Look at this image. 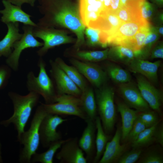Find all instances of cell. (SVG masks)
<instances>
[{
	"label": "cell",
	"instance_id": "obj_1",
	"mask_svg": "<svg viewBox=\"0 0 163 163\" xmlns=\"http://www.w3.org/2000/svg\"><path fill=\"white\" fill-rule=\"evenodd\" d=\"M38 2L37 8L43 16L37 24L38 26L67 28L76 36V48L84 44L86 27L81 18L78 5L70 0H38Z\"/></svg>",
	"mask_w": 163,
	"mask_h": 163
},
{
	"label": "cell",
	"instance_id": "obj_2",
	"mask_svg": "<svg viewBox=\"0 0 163 163\" xmlns=\"http://www.w3.org/2000/svg\"><path fill=\"white\" fill-rule=\"evenodd\" d=\"M8 94L13 105L14 112L10 118L1 121L0 124L6 127L13 124L17 132L18 141L24 131L33 109L39 102L40 95L32 92L23 95L12 91L9 92Z\"/></svg>",
	"mask_w": 163,
	"mask_h": 163
},
{
	"label": "cell",
	"instance_id": "obj_3",
	"mask_svg": "<svg viewBox=\"0 0 163 163\" xmlns=\"http://www.w3.org/2000/svg\"><path fill=\"white\" fill-rule=\"evenodd\" d=\"M37 107L29 129L21 134L18 141L23 145L19 155L21 163H30L32 156L36 152L40 143L39 127L44 117L48 114L43 105Z\"/></svg>",
	"mask_w": 163,
	"mask_h": 163
},
{
	"label": "cell",
	"instance_id": "obj_4",
	"mask_svg": "<svg viewBox=\"0 0 163 163\" xmlns=\"http://www.w3.org/2000/svg\"><path fill=\"white\" fill-rule=\"evenodd\" d=\"M94 93L97 110L103 128L107 134H109L114 129L116 116L114 89L105 84L97 88Z\"/></svg>",
	"mask_w": 163,
	"mask_h": 163
},
{
	"label": "cell",
	"instance_id": "obj_5",
	"mask_svg": "<svg viewBox=\"0 0 163 163\" xmlns=\"http://www.w3.org/2000/svg\"><path fill=\"white\" fill-rule=\"evenodd\" d=\"M39 72L36 76L33 71H30L27 76L26 86L29 92L37 93L41 96L46 104L56 102L57 94L54 84L48 75L44 61L40 57L38 62Z\"/></svg>",
	"mask_w": 163,
	"mask_h": 163
},
{
	"label": "cell",
	"instance_id": "obj_6",
	"mask_svg": "<svg viewBox=\"0 0 163 163\" xmlns=\"http://www.w3.org/2000/svg\"><path fill=\"white\" fill-rule=\"evenodd\" d=\"M48 113L59 116H75L85 120L88 117L83 110L79 97L70 94L57 95L55 103H41Z\"/></svg>",
	"mask_w": 163,
	"mask_h": 163
},
{
	"label": "cell",
	"instance_id": "obj_7",
	"mask_svg": "<svg viewBox=\"0 0 163 163\" xmlns=\"http://www.w3.org/2000/svg\"><path fill=\"white\" fill-rule=\"evenodd\" d=\"M33 34L35 37L39 38L43 42V46L37 52L40 57L43 56L50 49L72 43L75 40L64 31L54 28L34 27Z\"/></svg>",
	"mask_w": 163,
	"mask_h": 163
},
{
	"label": "cell",
	"instance_id": "obj_8",
	"mask_svg": "<svg viewBox=\"0 0 163 163\" xmlns=\"http://www.w3.org/2000/svg\"><path fill=\"white\" fill-rule=\"evenodd\" d=\"M34 27L32 26L23 25L22 29L24 33L22 37L14 43L13 50L6 58V65L15 72L18 70L19 58L24 50L28 48L42 47L43 44V43L38 41L34 36Z\"/></svg>",
	"mask_w": 163,
	"mask_h": 163
},
{
	"label": "cell",
	"instance_id": "obj_9",
	"mask_svg": "<svg viewBox=\"0 0 163 163\" xmlns=\"http://www.w3.org/2000/svg\"><path fill=\"white\" fill-rule=\"evenodd\" d=\"M67 120L57 114L48 113L44 117L39 127L40 142L43 147L48 148L52 143L62 139L57 128Z\"/></svg>",
	"mask_w": 163,
	"mask_h": 163
},
{
	"label": "cell",
	"instance_id": "obj_10",
	"mask_svg": "<svg viewBox=\"0 0 163 163\" xmlns=\"http://www.w3.org/2000/svg\"><path fill=\"white\" fill-rule=\"evenodd\" d=\"M70 61L73 66L97 88L106 84L108 77L105 71L98 65L92 62H82L74 59Z\"/></svg>",
	"mask_w": 163,
	"mask_h": 163
},
{
	"label": "cell",
	"instance_id": "obj_11",
	"mask_svg": "<svg viewBox=\"0 0 163 163\" xmlns=\"http://www.w3.org/2000/svg\"><path fill=\"white\" fill-rule=\"evenodd\" d=\"M50 72L55 84L57 95L63 94L80 97L82 91L69 78L55 61L50 60Z\"/></svg>",
	"mask_w": 163,
	"mask_h": 163
},
{
	"label": "cell",
	"instance_id": "obj_12",
	"mask_svg": "<svg viewBox=\"0 0 163 163\" xmlns=\"http://www.w3.org/2000/svg\"><path fill=\"white\" fill-rule=\"evenodd\" d=\"M137 87L150 108L162 116L161 107L163 101V95L149 80L140 75L136 77Z\"/></svg>",
	"mask_w": 163,
	"mask_h": 163
},
{
	"label": "cell",
	"instance_id": "obj_13",
	"mask_svg": "<svg viewBox=\"0 0 163 163\" xmlns=\"http://www.w3.org/2000/svg\"><path fill=\"white\" fill-rule=\"evenodd\" d=\"M77 137L69 138L62 145L56 158L60 163H87L83 151L79 147Z\"/></svg>",
	"mask_w": 163,
	"mask_h": 163
},
{
	"label": "cell",
	"instance_id": "obj_14",
	"mask_svg": "<svg viewBox=\"0 0 163 163\" xmlns=\"http://www.w3.org/2000/svg\"><path fill=\"white\" fill-rule=\"evenodd\" d=\"M119 91L124 102L130 107L140 112L150 110L137 87L130 82L120 84Z\"/></svg>",
	"mask_w": 163,
	"mask_h": 163
},
{
	"label": "cell",
	"instance_id": "obj_15",
	"mask_svg": "<svg viewBox=\"0 0 163 163\" xmlns=\"http://www.w3.org/2000/svg\"><path fill=\"white\" fill-rule=\"evenodd\" d=\"M2 4L4 7L0 10L2 15L1 21L7 24L10 23H21L25 25H29L35 27L37 24L31 19V16L22 10L21 7L14 5L7 0H2Z\"/></svg>",
	"mask_w": 163,
	"mask_h": 163
},
{
	"label": "cell",
	"instance_id": "obj_16",
	"mask_svg": "<svg viewBox=\"0 0 163 163\" xmlns=\"http://www.w3.org/2000/svg\"><path fill=\"white\" fill-rule=\"evenodd\" d=\"M148 25L149 22L144 20L123 23L110 37L108 44L120 45L123 42L133 37L141 28Z\"/></svg>",
	"mask_w": 163,
	"mask_h": 163
},
{
	"label": "cell",
	"instance_id": "obj_17",
	"mask_svg": "<svg viewBox=\"0 0 163 163\" xmlns=\"http://www.w3.org/2000/svg\"><path fill=\"white\" fill-rule=\"evenodd\" d=\"M121 127H118L112 139L107 143L104 153L98 163H112L117 162L120 157L126 152L129 143L128 142L121 145Z\"/></svg>",
	"mask_w": 163,
	"mask_h": 163
},
{
	"label": "cell",
	"instance_id": "obj_18",
	"mask_svg": "<svg viewBox=\"0 0 163 163\" xmlns=\"http://www.w3.org/2000/svg\"><path fill=\"white\" fill-rule=\"evenodd\" d=\"M85 121L87 126L78 140L79 147L86 154L87 162H92L96 152L95 132L96 127L95 121L87 118Z\"/></svg>",
	"mask_w": 163,
	"mask_h": 163
},
{
	"label": "cell",
	"instance_id": "obj_19",
	"mask_svg": "<svg viewBox=\"0 0 163 163\" xmlns=\"http://www.w3.org/2000/svg\"><path fill=\"white\" fill-rule=\"evenodd\" d=\"M161 64L160 60L151 62L145 59L135 58L128 66L132 72L140 74L152 84H157L158 71Z\"/></svg>",
	"mask_w": 163,
	"mask_h": 163
},
{
	"label": "cell",
	"instance_id": "obj_20",
	"mask_svg": "<svg viewBox=\"0 0 163 163\" xmlns=\"http://www.w3.org/2000/svg\"><path fill=\"white\" fill-rule=\"evenodd\" d=\"M117 105V111L120 113L122 119L121 141L125 142L139 112L130 108L124 102L119 101Z\"/></svg>",
	"mask_w": 163,
	"mask_h": 163
},
{
	"label": "cell",
	"instance_id": "obj_21",
	"mask_svg": "<svg viewBox=\"0 0 163 163\" xmlns=\"http://www.w3.org/2000/svg\"><path fill=\"white\" fill-rule=\"evenodd\" d=\"M6 24L7 32L0 41V57L3 56L7 58L12 51L14 44L21 38L23 34L19 32V23H10Z\"/></svg>",
	"mask_w": 163,
	"mask_h": 163
},
{
	"label": "cell",
	"instance_id": "obj_22",
	"mask_svg": "<svg viewBox=\"0 0 163 163\" xmlns=\"http://www.w3.org/2000/svg\"><path fill=\"white\" fill-rule=\"evenodd\" d=\"M136 58L135 52L126 46H113L109 49L107 59L113 62L128 65Z\"/></svg>",
	"mask_w": 163,
	"mask_h": 163
},
{
	"label": "cell",
	"instance_id": "obj_23",
	"mask_svg": "<svg viewBox=\"0 0 163 163\" xmlns=\"http://www.w3.org/2000/svg\"><path fill=\"white\" fill-rule=\"evenodd\" d=\"M79 98L82 108L88 118L95 121L97 110L95 93L93 89L87 87L82 91Z\"/></svg>",
	"mask_w": 163,
	"mask_h": 163
},
{
	"label": "cell",
	"instance_id": "obj_24",
	"mask_svg": "<svg viewBox=\"0 0 163 163\" xmlns=\"http://www.w3.org/2000/svg\"><path fill=\"white\" fill-rule=\"evenodd\" d=\"M97 131L95 137L96 152L92 163L98 162L102 157L109 139V136L104 132L99 116L95 120Z\"/></svg>",
	"mask_w": 163,
	"mask_h": 163
},
{
	"label": "cell",
	"instance_id": "obj_25",
	"mask_svg": "<svg viewBox=\"0 0 163 163\" xmlns=\"http://www.w3.org/2000/svg\"><path fill=\"white\" fill-rule=\"evenodd\" d=\"M55 61L82 91L88 87L83 76L74 66L67 65L59 57L57 58Z\"/></svg>",
	"mask_w": 163,
	"mask_h": 163
},
{
	"label": "cell",
	"instance_id": "obj_26",
	"mask_svg": "<svg viewBox=\"0 0 163 163\" xmlns=\"http://www.w3.org/2000/svg\"><path fill=\"white\" fill-rule=\"evenodd\" d=\"M108 77L114 82L120 84L130 82L131 76L127 70L113 63L108 64L105 70Z\"/></svg>",
	"mask_w": 163,
	"mask_h": 163
},
{
	"label": "cell",
	"instance_id": "obj_27",
	"mask_svg": "<svg viewBox=\"0 0 163 163\" xmlns=\"http://www.w3.org/2000/svg\"><path fill=\"white\" fill-rule=\"evenodd\" d=\"M66 140L62 139L52 143L48 147V149L43 152L38 153L36 152L32 156L31 163H53L56 153Z\"/></svg>",
	"mask_w": 163,
	"mask_h": 163
},
{
	"label": "cell",
	"instance_id": "obj_28",
	"mask_svg": "<svg viewBox=\"0 0 163 163\" xmlns=\"http://www.w3.org/2000/svg\"><path fill=\"white\" fill-rule=\"evenodd\" d=\"M150 27V25L142 27L133 37L123 42L120 45L130 48L137 54L143 47Z\"/></svg>",
	"mask_w": 163,
	"mask_h": 163
},
{
	"label": "cell",
	"instance_id": "obj_29",
	"mask_svg": "<svg viewBox=\"0 0 163 163\" xmlns=\"http://www.w3.org/2000/svg\"><path fill=\"white\" fill-rule=\"evenodd\" d=\"M159 122L152 126L145 128L138 135L135 140L131 143L133 148H140L147 146L155 141L154 134Z\"/></svg>",
	"mask_w": 163,
	"mask_h": 163
},
{
	"label": "cell",
	"instance_id": "obj_30",
	"mask_svg": "<svg viewBox=\"0 0 163 163\" xmlns=\"http://www.w3.org/2000/svg\"><path fill=\"white\" fill-rule=\"evenodd\" d=\"M103 18L105 27L108 31L109 37L122 23L116 14L111 11L104 10L100 14Z\"/></svg>",
	"mask_w": 163,
	"mask_h": 163
},
{
	"label": "cell",
	"instance_id": "obj_31",
	"mask_svg": "<svg viewBox=\"0 0 163 163\" xmlns=\"http://www.w3.org/2000/svg\"><path fill=\"white\" fill-rule=\"evenodd\" d=\"M109 48L101 51H79L75 54L79 59L90 62L102 61L107 59Z\"/></svg>",
	"mask_w": 163,
	"mask_h": 163
},
{
	"label": "cell",
	"instance_id": "obj_32",
	"mask_svg": "<svg viewBox=\"0 0 163 163\" xmlns=\"http://www.w3.org/2000/svg\"><path fill=\"white\" fill-rule=\"evenodd\" d=\"M85 35L87 37V43L88 46H100L104 47L102 33L99 30L87 27L85 30Z\"/></svg>",
	"mask_w": 163,
	"mask_h": 163
},
{
	"label": "cell",
	"instance_id": "obj_33",
	"mask_svg": "<svg viewBox=\"0 0 163 163\" xmlns=\"http://www.w3.org/2000/svg\"><path fill=\"white\" fill-rule=\"evenodd\" d=\"M139 158L138 162L140 163H163L162 154L155 148L148 150Z\"/></svg>",
	"mask_w": 163,
	"mask_h": 163
},
{
	"label": "cell",
	"instance_id": "obj_34",
	"mask_svg": "<svg viewBox=\"0 0 163 163\" xmlns=\"http://www.w3.org/2000/svg\"><path fill=\"white\" fill-rule=\"evenodd\" d=\"M158 114L154 110H149L139 112L138 117L145 125L146 128H147L160 122Z\"/></svg>",
	"mask_w": 163,
	"mask_h": 163
},
{
	"label": "cell",
	"instance_id": "obj_35",
	"mask_svg": "<svg viewBox=\"0 0 163 163\" xmlns=\"http://www.w3.org/2000/svg\"><path fill=\"white\" fill-rule=\"evenodd\" d=\"M142 152V149L133 148L131 150L123 153L117 162L119 163H135L139 159Z\"/></svg>",
	"mask_w": 163,
	"mask_h": 163
},
{
	"label": "cell",
	"instance_id": "obj_36",
	"mask_svg": "<svg viewBox=\"0 0 163 163\" xmlns=\"http://www.w3.org/2000/svg\"><path fill=\"white\" fill-rule=\"evenodd\" d=\"M146 127L145 125L138 117L128 134L126 142L132 143L135 140L139 134Z\"/></svg>",
	"mask_w": 163,
	"mask_h": 163
},
{
	"label": "cell",
	"instance_id": "obj_37",
	"mask_svg": "<svg viewBox=\"0 0 163 163\" xmlns=\"http://www.w3.org/2000/svg\"><path fill=\"white\" fill-rule=\"evenodd\" d=\"M155 4L149 2L147 0H143L140 6V11L142 19L148 21L152 18L155 11Z\"/></svg>",
	"mask_w": 163,
	"mask_h": 163
},
{
	"label": "cell",
	"instance_id": "obj_38",
	"mask_svg": "<svg viewBox=\"0 0 163 163\" xmlns=\"http://www.w3.org/2000/svg\"><path fill=\"white\" fill-rule=\"evenodd\" d=\"M11 74V69L8 65H0V91L6 86Z\"/></svg>",
	"mask_w": 163,
	"mask_h": 163
},
{
	"label": "cell",
	"instance_id": "obj_39",
	"mask_svg": "<svg viewBox=\"0 0 163 163\" xmlns=\"http://www.w3.org/2000/svg\"><path fill=\"white\" fill-rule=\"evenodd\" d=\"M103 10L115 13L122 6L120 0H104L102 3Z\"/></svg>",
	"mask_w": 163,
	"mask_h": 163
},
{
	"label": "cell",
	"instance_id": "obj_40",
	"mask_svg": "<svg viewBox=\"0 0 163 163\" xmlns=\"http://www.w3.org/2000/svg\"><path fill=\"white\" fill-rule=\"evenodd\" d=\"M157 125L154 131V136L155 141L159 144L162 147H163V124L160 123Z\"/></svg>",
	"mask_w": 163,
	"mask_h": 163
},
{
	"label": "cell",
	"instance_id": "obj_41",
	"mask_svg": "<svg viewBox=\"0 0 163 163\" xmlns=\"http://www.w3.org/2000/svg\"><path fill=\"white\" fill-rule=\"evenodd\" d=\"M151 59L163 58V44L162 42L158 43L152 50L150 53Z\"/></svg>",
	"mask_w": 163,
	"mask_h": 163
},
{
	"label": "cell",
	"instance_id": "obj_42",
	"mask_svg": "<svg viewBox=\"0 0 163 163\" xmlns=\"http://www.w3.org/2000/svg\"><path fill=\"white\" fill-rule=\"evenodd\" d=\"M11 4L20 7L24 4L29 5L31 6L34 7L36 0H7Z\"/></svg>",
	"mask_w": 163,
	"mask_h": 163
},
{
	"label": "cell",
	"instance_id": "obj_43",
	"mask_svg": "<svg viewBox=\"0 0 163 163\" xmlns=\"http://www.w3.org/2000/svg\"><path fill=\"white\" fill-rule=\"evenodd\" d=\"M157 6L161 7L163 6V0H149Z\"/></svg>",
	"mask_w": 163,
	"mask_h": 163
},
{
	"label": "cell",
	"instance_id": "obj_44",
	"mask_svg": "<svg viewBox=\"0 0 163 163\" xmlns=\"http://www.w3.org/2000/svg\"><path fill=\"white\" fill-rule=\"evenodd\" d=\"M157 33L160 35H162L163 34V25H161L157 27H154Z\"/></svg>",
	"mask_w": 163,
	"mask_h": 163
},
{
	"label": "cell",
	"instance_id": "obj_45",
	"mask_svg": "<svg viewBox=\"0 0 163 163\" xmlns=\"http://www.w3.org/2000/svg\"><path fill=\"white\" fill-rule=\"evenodd\" d=\"M1 144L0 142V163H2L3 162V161L2 160V156H1Z\"/></svg>",
	"mask_w": 163,
	"mask_h": 163
}]
</instances>
